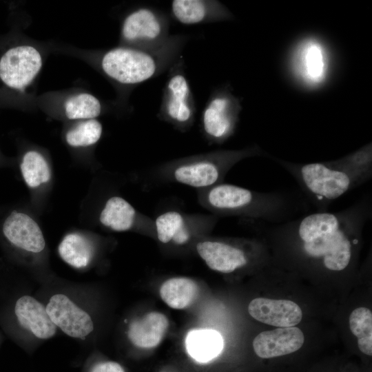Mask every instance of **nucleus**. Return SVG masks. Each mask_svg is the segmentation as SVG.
<instances>
[{
    "label": "nucleus",
    "mask_w": 372,
    "mask_h": 372,
    "mask_svg": "<svg viewBox=\"0 0 372 372\" xmlns=\"http://www.w3.org/2000/svg\"><path fill=\"white\" fill-rule=\"evenodd\" d=\"M103 127L96 119L85 120L69 130L65 136L68 145L86 147L95 144L100 139Z\"/></svg>",
    "instance_id": "bb28decb"
},
{
    "label": "nucleus",
    "mask_w": 372,
    "mask_h": 372,
    "mask_svg": "<svg viewBox=\"0 0 372 372\" xmlns=\"http://www.w3.org/2000/svg\"><path fill=\"white\" fill-rule=\"evenodd\" d=\"M14 313L21 326L36 337L48 339L54 335L56 327L46 308L34 298L28 296L20 298L16 302Z\"/></svg>",
    "instance_id": "f3484780"
},
{
    "label": "nucleus",
    "mask_w": 372,
    "mask_h": 372,
    "mask_svg": "<svg viewBox=\"0 0 372 372\" xmlns=\"http://www.w3.org/2000/svg\"><path fill=\"white\" fill-rule=\"evenodd\" d=\"M298 183L302 194L316 211H327L331 204L365 182L338 158L307 163L269 156Z\"/></svg>",
    "instance_id": "7ed1b4c3"
},
{
    "label": "nucleus",
    "mask_w": 372,
    "mask_h": 372,
    "mask_svg": "<svg viewBox=\"0 0 372 372\" xmlns=\"http://www.w3.org/2000/svg\"><path fill=\"white\" fill-rule=\"evenodd\" d=\"M101 68L110 78L124 85H136L158 71V58L152 52L132 47H118L104 54Z\"/></svg>",
    "instance_id": "39448f33"
},
{
    "label": "nucleus",
    "mask_w": 372,
    "mask_h": 372,
    "mask_svg": "<svg viewBox=\"0 0 372 372\" xmlns=\"http://www.w3.org/2000/svg\"><path fill=\"white\" fill-rule=\"evenodd\" d=\"M164 113L171 122L185 126L191 123L194 112L192 93L187 79L181 74L170 77L165 88Z\"/></svg>",
    "instance_id": "dca6fc26"
},
{
    "label": "nucleus",
    "mask_w": 372,
    "mask_h": 372,
    "mask_svg": "<svg viewBox=\"0 0 372 372\" xmlns=\"http://www.w3.org/2000/svg\"><path fill=\"white\" fill-rule=\"evenodd\" d=\"M61 258L76 268L86 267L93 254L90 241L83 236L73 233L65 236L59 246Z\"/></svg>",
    "instance_id": "5701e85b"
},
{
    "label": "nucleus",
    "mask_w": 372,
    "mask_h": 372,
    "mask_svg": "<svg viewBox=\"0 0 372 372\" xmlns=\"http://www.w3.org/2000/svg\"><path fill=\"white\" fill-rule=\"evenodd\" d=\"M99 220L103 225L114 231H125L136 224L138 214L127 200L112 196L106 201Z\"/></svg>",
    "instance_id": "412c9836"
},
{
    "label": "nucleus",
    "mask_w": 372,
    "mask_h": 372,
    "mask_svg": "<svg viewBox=\"0 0 372 372\" xmlns=\"http://www.w3.org/2000/svg\"><path fill=\"white\" fill-rule=\"evenodd\" d=\"M168 327L169 320L165 315L158 311L149 312L131 322L128 338L138 347L152 349L161 342Z\"/></svg>",
    "instance_id": "a211bd4d"
},
{
    "label": "nucleus",
    "mask_w": 372,
    "mask_h": 372,
    "mask_svg": "<svg viewBox=\"0 0 372 372\" xmlns=\"http://www.w3.org/2000/svg\"><path fill=\"white\" fill-rule=\"evenodd\" d=\"M91 372H125V371L118 363L107 361L96 364Z\"/></svg>",
    "instance_id": "c85d7f7f"
},
{
    "label": "nucleus",
    "mask_w": 372,
    "mask_h": 372,
    "mask_svg": "<svg viewBox=\"0 0 372 372\" xmlns=\"http://www.w3.org/2000/svg\"><path fill=\"white\" fill-rule=\"evenodd\" d=\"M270 156L258 145H253L241 149L218 150L173 161L161 166L158 174L165 180L200 190L223 183L228 172L243 159Z\"/></svg>",
    "instance_id": "20e7f679"
},
{
    "label": "nucleus",
    "mask_w": 372,
    "mask_h": 372,
    "mask_svg": "<svg viewBox=\"0 0 372 372\" xmlns=\"http://www.w3.org/2000/svg\"><path fill=\"white\" fill-rule=\"evenodd\" d=\"M45 308L54 325L69 336L84 339L94 329L88 313L65 295L52 296Z\"/></svg>",
    "instance_id": "9b49d317"
},
{
    "label": "nucleus",
    "mask_w": 372,
    "mask_h": 372,
    "mask_svg": "<svg viewBox=\"0 0 372 372\" xmlns=\"http://www.w3.org/2000/svg\"><path fill=\"white\" fill-rule=\"evenodd\" d=\"M339 160L348 169L360 176L365 183L371 178V143H369L358 149L339 158Z\"/></svg>",
    "instance_id": "a878e982"
},
{
    "label": "nucleus",
    "mask_w": 372,
    "mask_h": 372,
    "mask_svg": "<svg viewBox=\"0 0 372 372\" xmlns=\"http://www.w3.org/2000/svg\"><path fill=\"white\" fill-rule=\"evenodd\" d=\"M172 14L185 25L199 23L206 19H231V13L220 3L200 0H175L172 3Z\"/></svg>",
    "instance_id": "6ab92c4d"
},
{
    "label": "nucleus",
    "mask_w": 372,
    "mask_h": 372,
    "mask_svg": "<svg viewBox=\"0 0 372 372\" xmlns=\"http://www.w3.org/2000/svg\"><path fill=\"white\" fill-rule=\"evenodd\" d=\"M64 110L69 119H94L101 112V104L92 94L80 93L65 101Z\"/></svg>",
    "instance_id": "393cba45"
},
{
    "label": "nucleus",
    "mask_w": 372,
    "mask_h": 372,
    "mask_svg": "<svg viewBox=\"0 0 372 372\" xmlns=\"http://www.w3.org/2000/svg\"><path fill=\"white\" fill-rule=\"evenodd\" d=\"M289 64L297 81L307 88H317L324 84L330 74V52L318 39L306 37L294 46Z\"/></svg>",
    "instance_id": "423d86ee"
},
{
    "label": "nucleus",
    "mask_w": 372,
    "mask_h": 372,
    "mask_svg": "<svg viewBox=\"0 0 372 372\" xmlns=\"http://www.w3.org/2000/svg\"><path fill=\"white\" fill-rule=\"evenodd\" d=\"M163 302L174 309H183L196 298L198 287L196 282L186 277H174L165 281L160 288Z\"/></svg>",
    "instance_id": "4be33fe9"
},
{
    "label": "nucleus",
    "mask_w": 372,
    "mask_h": 372,
    "mask_svg": "<svg viewBox=\"0 0 372 372\" xmlns=\"http://www.w3.org/2000/svg\"><path fill=\"white\" fill-rule=\"evenodd\" d=\"M238 99L229 92L222 91L211 97L202 117L204 132L213 143L221 144L236 131L241 110Z\"/></svg>",
    "instance_id": "6e6552de"
},
{
    "label": "nucleus",
    "mask_w": 372,
    "mask_h": 372,
    "mask_svg": "<svg viewBox=\"0 0 372 372\" xmlns=\"http://www.w3.org/2000/svg\"><path fill=\"white\" fill-rule=\"evenodd\" d=\"M224 342L220 333L213 329H196L189 331L185 338L187 353L200 363H207L221 353Z\"/></svg>",
    "instance_id": "aec40b11"
},
{
    "label": "nucleus",
    "mask_w": 372,
    "mask_h": 372,
    "mask_svg": "<svg viewBox=\"0 0 372 372\" xmlns=\"http://www.w3.org/2000/svg\"><path fill=\"white\" fill-rule=\"evenodd\" d=\"M163 20L149 8H139L129 14L124 19L121 36L125 41L132 45H151L164 36Z\"/></svg>",
    "instance_id": "ddd939ff"
},
{
    "label": "nucleus",
    "mask_w": 372,
    "mask_h": 372,
    "mask_svg": "<svg viewBox=\"0 0 372 372\" xmlns=\"http://www.w3.org/2000/svg\"><path fill=\"white\" fill-rule=\"evenodd\" d=\"M198 191V203L218 217L238 216L278 225L307 214L311 209L302 192H260L223 182Z\"/></svg>",
    "instance_id": "f03ea898"
},
{
    "label": "nucleus",
    "mask_w": 372,
    "mask_h": 372,
    "mask_svg": "<svg viewBox=\"0 0 372 372\" xmlns=\"http://www.w3.org/2000/svg\"><path fill=\"white\" fill-rule=\"evenodd\" d=\"M21 171L25 182L32 188L48 182L51 177L47 161L36 151L25 154L21 163Z\"/></svg>",
    "instance_id": "b1692460"
},
{
    "label": "nucleus",
    "mask_w": 372,
    "mask_h": 372,
    "mask_svg": "<svg viewBox=\"0 0 372 372\" xmlns=\"http://www.w3.org/2000/svg\"><path fill=\"white\" fill-rule=\"evenodd\" d=\"M42 66L40 52L31 45L9 48L0 58V80L8 87L23 90L36 77Z\"/></svg>",
    "instance_id": "1a4fd4ad"
},
{
    "label": "nucleus",
    "mask_w": 372,
    "mask_h": 372,
    "mask_svg": "<svg viewBox=\"0 0 372 372\" xmlns=\"http://www.w3.org/2000/svg\"><path fill=\"white\" fill-rule=\"evenodd\" d=\"M304 337L298 327H279L260 333L252 345L256 355L263 360L273 359L298 351L303 345Z\"/></svg>",
    "instance_id": "f8f14e48"
},
{
    "label": "nucleus",
    "mask_w": 372,
    "mask_h": 372,
    "mask_svg": "<svg viewBox=\"0 0 372 372\" xmlns=\"http://www.w3.org/2000/svg\"><path fill=\"white\" fill-rule=\"evenodd\" d=\"M234 242L204 239L196 244V250L207 267L223 273H231L249 265V251Z\"/></svg>",
    "instance_id": "9d476101"
},
{
    "label": "nucleus",
    "mask_w": 372,
    "mask_h": 372,
    "mask_svg": "<svg viewBox=\"0 0 372 372\" xmlns=\"http://www.w3.org/2000/svg\"><path fill=\"white\" fill-rule=\"evenodd\" d=\"M215 215H189L170 210L158 215L154 220V233L164 245L184 246L200 231L209 230L216 225Z\"/></svg>",
    "instance_id": "0eeeda50"
},
{
    "label": "nucleus",
    "mask_w": 372,
    "mask_h": 372,
    "mask_svg": "<svg viewBox=\"0 0 372 372\" xmlns=\"http://www.w3.org/2000/svg\"><path fill=\"white\" fill-rule=\"evenodd\" d=\"M248 312L254 319L278 327H294L302 318L300 307L289 300L256 298L249 302Z\"/></svg>",
    "instance_id": "4468645a"
},
{
    "label": "nucleus",
    "mask_w": 372,
    "mask_h": 372,
    "mask_svg": "<svg viewBox=\"0 0 372 372\" xmlns=\"http://www.w3.org/2000/svg\"><path fill=\"white\" fill-rule=\"evenodd\" d=\"M349 327L358 340L372 339V313L366 307L354 309L349 316Z\"/></svg>",
    "instance_id": "cd10ccee"
},
{
    "label": "nucleus",
    "mask_w": 372,
    "mask_h": 372,
    "mask_svg": "<svg viewBox=\"0 0 372 372\" xmlns=\"http://www.w3.org/2000/svg\"><path fill=\"white\" fill-rule=\"evenodd\" d=\"M372 217L371 192L333 212L307 213L267 229L275 240L294 243L306 259L340 272L351 264L364 226Z\"/></svg>",
    "instance_id": "f257e3e1"
},
{
    "label": "nucleus",
    "mask_w": 372,
    "mask_h": 372,
    "mask_svg": "<svg viewBox=\"0 0 372 372\" xmlns=\"http://www.w3.org/2000/svg\"><path fill=\"white\" fill-rule=\"evenodd\" d=\"M3 232L11 243L25 251L39 253L45 247L40 227L24 213L12 211L3 223Z\"/></svg>",
    "instance_id": "2eb2a0df"
}]
</instances>
